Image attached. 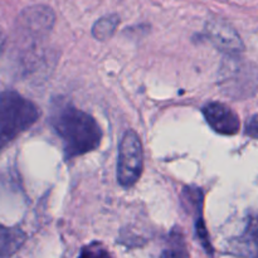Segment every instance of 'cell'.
<instances>
[{
	"label": "cell",
	"instance_id": "cell-1",
	"mask_svg": "<svg viewBox=\"0 0 258 258\" xmlns=\"http://www.w3.org/2000/svg\"><path fill=\"white\" fill-rule=\"evenodd\" d=\"M50 126L63 145L67 160L96 150L102 140V131L95 117L72 103L55 101L50 110Z\"/></svg>",
	"mask_w": 258,
	"mask_h": 258
},
{
	"label": "cell",
	"instance_id": "cell-2",
	"mask_svg": "<svg viewBox=\"0 0 258 258\" xmlns=\"http://www.w3.org/2000/svg\"><path fill=\"white\" fill-rule=\"evenodd\" d=\"M40 116L39 108L15 91L0 92V153Z\"/></svg>",
	"mask_w": 258,
	"mask_h": 258
},
{
	"label": "cell",
	"instance_id": "cell-3",
	"mask_svg": "<svg viewBox=\"0 0 258 258\" xmlns=\"http://www.w3.org/2000/svg\"><path fill=\"white\" fill-rule=\"evenodd\" d=\"M144 170V148L134 130L123 134L118 145L117 181L122 188H131L140 179Z\"/></svg>",
	"mask_w": 258,
	"mask_h": 258
},
{
	"label": "cell",
	"instance_id": "cell-4",
	"mask_svg": "<svg viewBox=\"0 0 258 258\" xmlns=\"http://www.w3.org/2000/svg\"><path fill=\"white\" fill-rule=\"evenodd\" d=\"M207 123L219 135H236L241 127L238 115L229 106L222 102H208L202 108Z\"/></svg>",
	"mask_w": 258,
	"mask_h": 258
},
{
	"label": "cell",
	"instance_id": "cell-5",
	"mask_svg": "<svg viewBox=\"0 0 258 258\" xmlns=\"http://www.w3.org/2000/svg\"><path fill=\"white\" fill-rule=\"evenodd\" d=\"M206 34L208 39L223 52L237 54L243 50V43L238 33L224 20H209L206 25Z\"/></svg>",
	"mask_w": 258,
	"mask_h": 258
},
{
	"label": "cell",
	"instance_id": "cell-6",
	"mask_svg": "<svg viewBox=\"0 0 258 258\" xmlns=\"http://www.w3.org/2000/svg\"><path fill=\"white\" fill-rule=\"evenodd\" d=\"M229 251L244 258H258V217L247 221L242 234L229 242Z\"/></svg>",
	"mask_w": 258,
	"mask_h": 258
},
{
	"label": "cell",
	"instance_id": "cell-7",
	"mask_svg": "<svg viewBox=\"0 0 258 258\" xmlns=\"http://www.w3.org/2000/svg\"><path fill=\"white\" fill-rule=\"evenodd\" d=\"M25 23L33 34H47L54 23V14L52 9L44 5H34L25 9Z\"/></svg>",
	"mask_w": 258,
	"mask_h": 258
},
{
	"label": "cell",
	"instance_id": "cell-8",
	"mask_svg": "<svg viewBox=\"0 0 258 258\" xmlns=\"http://www.w3.org/2000/svg\"><path fill=\"white\" fill-rule=\"evenodd\" d=\"M27 236L18 227H5L0 224V258L14 256L24 244Z\"/></svg>",
	"mask_w": 258,
	"mask_h": 258
},
{
	"label": "cell",
	"instance_id": "cell-9",
	"mask_svg": "<svg viewBox=\"0 0 258 258\" xmlns=\"http://www.w3.org/2000/svg\"><path fill=\"white\" fill-rule=\"evenodd\" d=\"M118 23H120V18L117 14H107L105 17H101L93 24L92 35L100 42H105L115 34Z\"/></svg>",
	"mask_w": 258,
	"mask_h": 258
},
{
	"label": "cell",
	"instance_id": "cell-10",
	"mask_svg": "<svg viewBox=\"0 0 258 258\" xmlns=\"http://www.w3.org/2000/svg\"><path fill=\"white\" fill-rule=\"evenodd\" d=\"M163 258H188L185 242H184L183 234L180 233V231L173 232L170 234Z\"/></svg>",
	"mask_w": 258,
	"mask_h": 258
},
{
	"label": "cell",
	"instance_id": "cell-11",
	"mask_svg": "<svg viewBox=\"0 0 258 258\" xmlns=\"http://www.w3.org/2000/svg\"><path fill=\"white\" fill-rule=\"evenodd\" d=\"M78 258H112V256L102 244L98 242H93L81 251Z\"/></svg>",
	"mask_w": 258,
	"mask_h": 258
},
{
	"label": "cell",
	"instance_id": "cell-12",
	"mask_svg": "<svg viewBox=\"0 0 258 258\" xmlns=\"http://www.w3.org/2000/svg\"><path fill=\"white\" fill-rule=\"evenodd\" d=\"M244 133L247 136L258 140V115H253L247 120L244 126Z\"/></svg>",
	"mask_w": 258,
	"mask_h": 258
}]
</instances>
